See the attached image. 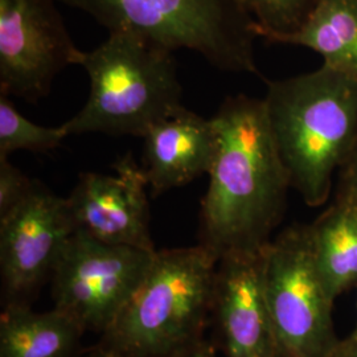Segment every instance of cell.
<instances>
[{
	"mask_svg": "<svg viewBox=\"0 0 357 357\" xmlns=\"http://www.w3.org/2000/svg\"><path fill=\"white\" fill-rule=\"evenodd\" d=\"M113 169L114 175L81 174L66 197L77 231L109 245L155 252L143 167L128 153Z\"/></svg>",
	"mask_w": 357,
	"mask_h": 357,
	"instance_id": "10",
	"label": "cell"
},
{
	"mask_svg": "<svg viewBox=\"0 0 357 357\" xmlns=\"http://www.w3.org/2000/svg\"><path fill=\"white\" fill-rule=\"evenodd\" d=\"M218 259L202 243L156 250L101 347L115 357H175L203 342Z\"/></svg>",
	"mask_w": 357,
	"mask_h": 357,
	"instance_id": "3",
	"label": "cell"
},
{
	"mask_svg": "<svg viewBox=\"0 0 357 357\" xmlns=\"http://www.w3.org/2000/svg\"><path fill=\"white\" fill-rule=\"evenodd\" d=\"M57 0H0V94L36 102L84 52L70 38Z\"/></svg>",
	"mask_w": 357,
	"mask_h": 357,
	"instance_id": "8",
	"label": "cell"
},
{
	"mask_svg": "<svg viewBox=\"0 0 357 357\" xmlns=\"http://www.w3.org/2000/svg\"><path fill=\"white\" fill-rule=\"evenodd\" d=\"M112 31H130L168 51L200 53L218 70L259 75L255 20L240 0H57Z\"/></svg>",
	"mask_w": 357,
	"mask_h": 357,
	"instance_id": "5",
	"label": "cell"
},
{
	"mask_svg": "<svg viewBox=\"0 0 357 357\" xmlns=\"http://www.w3.org/2000/svg\"><path fill=\"white\" fill-rule=\"evenodd\" d=\"M274 43L317 52L323 65L357 79V0H318L303 26Z\"/></svg>",
	"mask_w": 357,
	"mask_h": 357,
	"instance_id": "15",
	"label": "cell"
},
{
	"mask_svg": "<svg viewBox=\"0 0 357 357\" xmlns=\"http://www.w3.org/2000/svg\"><path fill=\"white\" fill-rule=\"evenodd\" d=\"M33 183L35 180L13 166L8 158H0V217L6 216L26 199Z\"/></svg>",
	"mask_w": 357,
	"mask_h": 357,
	"instance_id": "18",
	"label": "cell"
},
{
	"mask_svg": "<svg viewBox=\"0 0 357 357\" xmlns=\"http://www.w3.org/2000/svg\"><path fill=\"white\" fill-rule=\"evenodd\" d=\"M82 326L53 307L35 312L26 303L4 305L0 317V357H77Z\"/></svg>",
	"mask_w": 357,
	"mask_h": 357,
	"instance_id": "14",
	"label": "cell"
},
{
	"mask_svg": "<svg viewBox=\"0 0 357 357\" xmlns=\"http://www.w3.org/2000/svg\"><path fill=\"white\" fill-rule=\"evenodd\" d=\"M357 286V284H356ZM351 335H352V336H354V337H356L357 339V323H356V327H355V331L352 332V333H351Z\"/></svg>",
	"mask_w": 357,
	"mask_h": 357,
	"instance_id": "23",
	"label": "cell"
},
{
	"mask_svg": "<svg viewBox=\"0 0 357 357\" xmlns=\"http://www.w3.org/2000/svg\"><path fill=\"white\" fill-rule=\"evenodd\" d=\"M77 357H115L114 355H112L109 351H106L105 348H102L101 345L96 349H91L89 352H86L85 355H78Z\"/></svg>",
	"mask_w": 357,
	"mask_h": 357,
	"instance_id": "22",
	"label": "cell"
},
{
	"mask_svg": "<svg viewBox=\"0 0 357 357\" xmlns=\"http://www.w3.org/2000/svg\"><path fill=\"white\" fill-rule=\"evenodd\" d=\"M312 252L332 299L357 284V187L342 184L331 206L308 225Z\"/></svg>",
	"mask_w": 357,
	"mask_h": 357,
	"instance_id": "13",
	"label": "cell"
},
{
	"mask_svg": "<svg viewBox=\"0 0 357 357\" xmlns=\"http://www.w3.org/2000/svg\"><path fill=\"white\" fill-rule=\"evenodd\" d=\"M343 168V184H351L357 187V143Z\"/></svg>",
	"mask_w": 357,
	"mask_h": 357,
	"instance_id": "21",
	"label": "cell"
},
{
	"mask_svg": "<svg viewBox=\"0 0 357 357\" xmlns=\"http://www.w3.org/2000/svg\"><path fill=\"white\" fill-rule=\"evenodd\" d=\"M143 139L142 167L153 197L208 174L216 151L212 119L185 107L155 123Z\"/></svg>",
	"mask_w": 357,
	"mask_h": 357,
	"instance_id": "12",
	"label": "cell"
},
{
	"mask_svg": "<svg viewBox=\"0 0 357 357\" xmlns=\"http://www.w3.org/2000/svg\"><path fill=\"white\" fill-rule=\"evenodd\" d=\"M216 151L202 205V245L221 258L271 243L291 188L264 100L227 98L212 118Z\"/></svg>",
	"mask_w": 357,
	"mask_h": 357,
	"instance_id": "1",
	"label": "cell"
},
{
	"mask_svg": "<svg viewBox=\"0 0 357 357\" xmlns=\"http://www.w3.org/2000/svg\"><path fill=\"white\" fill-rule=\"evenodd\" d=\"M318 0H240L255 20L257 38L274 43L298 31Z\"/></svg>",
	"mask_w": 357,
	"mask_h": 357,
	"instance_id": "17",
	"label": "cell"
},
{
	"mask_svg": "<svg viewBox=\"0 0 357 357\" xmlns=\"http://www.w3.org/2000/svg\"><path fill=\"white\" fill-rule=\"evenodd\" d=\"M76 231L66 197L35 180L26 199L0 217L3 303H26L52 275L65 243Z\"/></svg>",
	"mask_w": 357,
	"mask_h": 357,
	"instance_id": "9",
	"label": "cell"
},
{
	"mask_svg": "<svg viewBox=\"0 0 357 357\" xmlns=\"http://www.w3.org/2000/svg\"><path fill=\"white\" fill-rule=\"evenodd\" d=\"M175 357H217L216 348L212 343L203 340L199 344L192 347L191 349Z\"/></svg>",
	"mask_w": 357,
	"mask_h": 357,
	"instance_id": "20",
	"label": "cell"
},
{
	"mask_svg": "<svg viewBox=\"0 0 357 357\" xmlns=\"http://www.w3.org/2000/svg\"><path fill=\"white\" fill-rule=\"evenodd\" d=\"M264 250L218 259L212 317L227 357H278L264 286Z\"/></svg>",
	"mask_w": 357,
	"mask_h": 357,
	"instance_id": "11",
	"label": "cell"
},
{
	"mask_svg": "<svg viewBox=\"0 0 357 357\" xmlns=\"http://www.w3.org/2000/svg\"><path fill=\"white\" fill-rule=\"evenodd\" d=\"M78 65L89 76V97L63 125L68 137L102 132L143 138L184 107L174 52L134 32H109L101 45L82 53Z\"/></svg>",
	"mask_w": 357,
	"mask_h": 357,
	"instance_id": "4",
	"label": "cell"
},
{
	"mask_svg": "<svg viewBox=\"0 0 357 357\" xmlns=\"http://www.w3.org/2000/svg\"><path fill=\"white\" fill-rule=\"evenodd\" d=\"M264 102L291 188L310 206L324 204L336 169L356 146V78L321 65L268 81Z\"/></svg>",
	"mask_w": 357,
	"mask_h": 357,
	"instance_id": "2",
	"label": "cell"
},
{
	"mask_svg": "<svg viewBox=\"0 0 357 357\" xmlns=\"http://www.w3.org/2000/svg\"><path fill=\"white\" fill-rule=\"evenodd\" d=\"M264 286L278 357H324L337 342L332 299L312 252L308 225L283 230L264 250Z\"/></svg>",
	"mask_w": 357,
	"mask_h": 357,
	"instance_id": "6",
	"label": "cell"
},
{
	"mask_svg": "<svg viewBox=\"0 0 357 357\" xmlns=\"http://www.w3.org/2000/svg\"><path fill=\"white\" fill-rule=\"evenodd\" d=\"M324 357H357V339L349 335L344 340H337Z\"/></svg>",
	"mask_w": 357,
	"mask_h": 357,
	"instance_id": "19",
	"label": "cell"
},
{
	"mask_svg": "<svg viewBox=\"0 0 357 357\" xmlns=\"http://www.w3.org/2000/svg\"><path fill=\"white\" fill-rule=\"evenodd\" d=\"M68 137L63 126L44 128L20 114L6 96H0V158L19 150L47 153Z\"/></svg>",
	"mask_w": 357,
	"mask_h": 357,
	"instance_id": "16",
	"label": "cell"
},
{
	"mask_svg": "<svg viewBox=\"0 0 357 357\" xmlns=\"http://www.w3.org/2000/svg\"><path fill=\"white\" fill-rule=\"evenodd\" d=\"M155 252L101 243L76 230L52 271L53 307L85 331L103 335L138 289Z\"/></svg>",
	"mask_w": 357,
	"mask_h": 357,
	"instance_id": "7",
	"label": "cell"
}]
</instances>
